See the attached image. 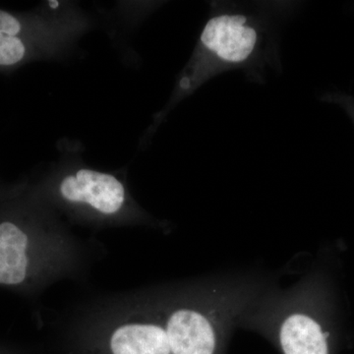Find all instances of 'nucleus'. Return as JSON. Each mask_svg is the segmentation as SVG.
<instances>
[{
  "instance_id": "obj_4",
  "label": "nucleus",
  "mask_w": 354,
  "mask_h": 354,
  "mask_svg": "<svg viewBox=\"0 0 354 354\" xmlns=\"http://www.w3.org/2000/svg\"><path fill=\"white\" fill-rule=\"evenodd\" d=\"M32 197L79 225L93 227L153 225L164 227L135 201L125 179L78 160H64L34 184Z\"/></svg>"
},
{
  "instance_id": "obj_5",
  "label": "nucleus",
  "mask_w": 354,
  "mask_h": 354,
  "mask_svg": "<svg viewBox=\"0 0 354 354\" xmlns=\"http://www.w3.org/2000/svg\"><path fill=\"white\" fill-rule=\"evenodd\" d=\"M319 297L312 276L288 288L270 283L242 313L237 328L262 335L281 354H333Z\"/></svg>"
},
{
  "instance_id": "obj_2",
  "label": "nucleus",
  "mask_w": 354,
  "mask_h": 354,
  "mask_svg": "<svg viewBox=\"0 0 354 354\" xmlns=\"http://www.w3.org/2000/svg\"><path fill=\"white\" fill-rule=\"evenodd\" d=\"M0 198V286L36 293L78 274L85 254L59 216L27 190Z\"/></svg>"
},
{
  "instance_id": "obj_8",
  "label": "nucleus",
  "mask_w": 354,
  "mask_h": 354,
  "mask_svg": "<svg viewBox=\"0 0 354 354\" xmlns=\"http://www.w3.org/2000/svg\"><path fill=\"white\" fill-rule=\"evenodd\" d=\"M23 183L16 184L13 186H4L0 183V198L7 196V195L12 194L16 191L19 190L22 187Z\"/></svg>"
},
{
  "instance_id": "obj_7",
  "label": "nucleus",
  "mask_w": 354,
  "mask_h": 354,
  "mask_svg": "<svg viewBox=\"0 0 354 354\" xmlns=\"http://www.w3.org/2000/svg\"><path fill=\"white\" fill-rule=\"evenodd\" d=\"M79 322L106 335L109 354H171L153 290L102 302Z\"/></svg>"
},
{
  "instance_id": "obj_6",
  "label": "nucleus",
  "mask_w": 354,
  "mask_h": 354,
  "mask_svg": "<svg viewBox=\"0 0 354 354\" xmlns=\"http://www.w3.org/2000/svg\"><path fill=\"white\" fill-rule=\"evenodd\" d=\"M91 26L86 13L69 1H46L29 12L0 9V70L62 57Z\"/></svg>"
},
{
  "instance_id": "obj_3",
  "label": "nucleus",
  "mask_w": 354,
  "mask_h": 354,
  "mask_svg": "<svg viewBox=\"0 0 354 354\" xmlns=\"http://www.w3.org/2000/svg\"><path fill=\"white\" fill-rule=\"evenodd\" d=\"M269 283L242 272L152 288L171 354H225L242 313Z\"/></svg>"
},
{
  "instance_id": "obj_1",
  "label": "nucleus",
  "mask_w": 354,
  "mask_h": 354,
  "mask_svg": "<svg viewBox=\"0 0 354 354\" xmlns=\"http://www.w3.org/2000/svg\"><path fill=\"white\" fill-rule=\"evenodd\" d=\"M295 6L292 2H213L196 48L169 101L153 115L143 146L177 104L214 77L241 70L251 82L261 84L271 72L281 70V26Z\"/></svg>"
}]
</instances>
